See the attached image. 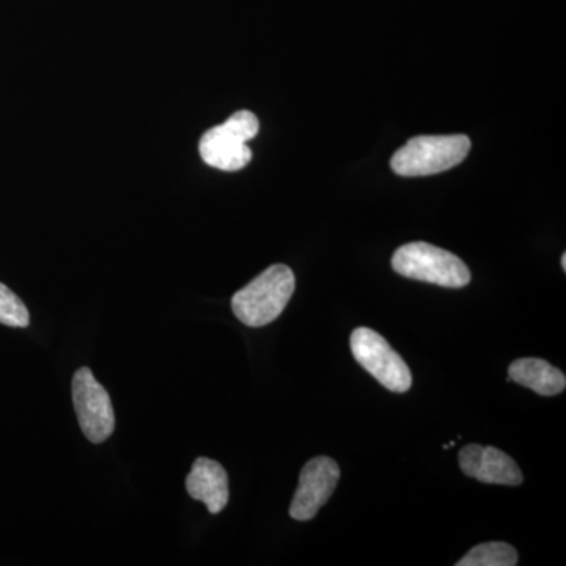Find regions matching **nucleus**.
<instances>
[{"mask_svg": "<svg viewBox=\"0 0 566 566\" xmlns=\"http://www.w3.org/2000/svg\"><path fill=\"white\" fill-rule=\"evenodd\" d=\"M0 324L10 327H28L31 324L25 304L3 283H0Z\"/></svg>", "mask_w": 566, "mask_h": 566, "instance_id": "obj_12", "label": "nucleus"}, {"mask_svg": "<svg viewBox=\"0 0 566 566\" xmlns=\"http://www.w3.org/2000/svg\"><path fill=\"white\" fill-rule=\"evenodd\" d=\"M349 344L356 363L374 376L379 385L397 394L411 389V370L382 335L368 327H357Z\"/></svg>", "mask_w": 566, "mask_h": 566, "instance_id": "obj_5", "label": "nucleus"}, {"mask_svg": "<svg viewBox=\"0 0 566 566\" xmlns=\"http://www.w3.org/2000/svg\"><path fill=\"white\" fill-rule=\"evenodd\" d=\"M186 490L192 499L203 502L212 515H218L229 504V475L218 461L210 458L196 460L186 479Z\"/></svg>", "mask_w": 566, "mask_h": 566, "instance_id": "obj_9", "label": "nucleus"}, {"mask_svg": "<svg viewBox=\"0 0 566 566\" xmlns=\"http://www.w3.org/2000/svg\"><path fill=\"white\" fill-rule=\"evenodd\" d=\"M259 132L260 122L253 112H234L229 120L203 134L199 144L200 156L214 169L237 172L251 163L252 150L248 142Z\"/></svg>", "mask_w": 566, "mask_h": 566, "instance_id": "obj_4", "label": "nucleus"}, {"mask_svg": "<svg viewBox=\"0 0 566 566\" xmlns=\"http://www.w3.org/2000/svg\"><path fill=\"white\" fill-rule=\"evenodd\" d=\"M460 468L465 475L491 485L520 486L524 475L512 457L495 447L465 446L460 452Z\"/></svg>", "mask_w": 566, "mask_h": 566, "instance_id": "obj_8", "label": "nucleus"}, {"mask_svg": "<svg viewBox=\"0 0 566 566\" xmlns=\"http://www.w3.org/2000/svg\"><path fill=\"white\" fill-rule=\"evenodd\" d=\"M517 553L509 543L491 542L472 547L458 566H515Z\"/></svg>", "mask_w": 566, "mask_h": 566, "instance_id": "obj_11", "label": "nucleus"}, {"mask_svg": "<svg viewBox=\"0 0 566 566\" xmlns=\"http://www.w3.org/2000/svg\"><path fill=\"white\" fill-rule=\"evenodd\" d=\"M392 268L395 273L412 281L434 283L446 289H461L471 282V271L460 256L422 241L397 249Z\"/></svg>", "mask_w": 566, "mask_h": 566, "instance_id": "obj_3", "label": "nucleus"}, {"mask_svg": "<svg viewBox=\"0 0 566 566\" xmlns=\"http://www.w3.org/2000/svg\"><path fill=\"white\" fill-rule=\"evenodd\" d=\"M71 390L82 433L92 444H103L115 430L114 406L109 394L87 367L74 374Z\"/></svg>", "mask_w": 566, "mask_h": 566, "instance_id": "obj_6", "label": "nucleus"}, {"mask_svg": "<svg viewBox=\"0 0 566 566\" xmlns=\"http://www.w3.org/2000/svg\"><path fill=\"white\" fill-rule=\"evenodd\" d=\"M296 279L285 264H273L232 297L233 314L249 327L275 322L292 300Z\"/></svg>", "mask_w": 566, "mask_h": 566, "instance_id": "obj_1", "label": "nucleus"}, {"mask_svg": "<svg viewBox=\"0 0 566 566\" xmlns=\"http://www.w3.org/2000/svg\"><path fill=\"white\" fill-rule=\"evenodd\" d=\"M340 480V468L333 458L316 457L304 465L300 475V486L294 493L290 516L296 521L314 520Z\"/></svg>", "mask_w": 566, "mask_h": 566, "instance_id": "obj_7", "label": "nucleus"}, {"mask_svg": "<svg viewBox=\"0 0 566 566\" xmlns=\"http://www.w3.org/2000/svg\"><path fill=\"white\" fill-rule=\"evenodd\" d=\"M562 268H564V271H566V253L562 255Z\"/></svg>", "mask_w": 566, "mask_h": 566, "instance_id": "obj_13", "label": "nucleus"}, {"mask_svg": "<svg viewBox=\"0 0 566 566\" xmlns=\"http://www.w3.org/2000/svg\"><path fill=\"white\" fill-rule=\"evenodd\" d=\"M471 151V139L453 136H419L395 151L390 167L400 177H428L453 169Z\"/></svg>", "mask_w": 566, "mask_h": 566, "instance_id": "obj_2", "label": "nucleus"}, {"mask_svg": "<svg viewBox=\"0 0 566 566\" xmlns=\"http://www.w3.org/2000/svg\"><path fill=\"white\" fill-rule=\"evenodd\" d=\"M509 378L516 385L528 387L543 397H554L564 392L566 378L564 371L536 357H524L510 365Z\"/></svg>", "mask_w": 566, "mask_h": 566, "instance_id": "obj_10", "label": "nucleus"}]
</instances>
